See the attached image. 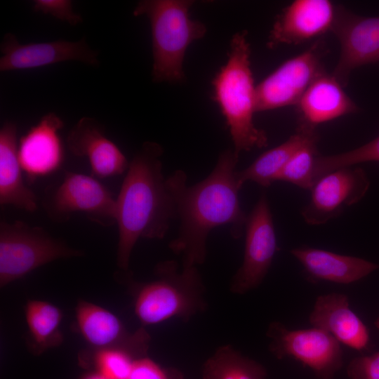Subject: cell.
Returning a JSON list of instances; mask_svg holds the SVG:
<instances>
[{
    "label": "cell",
    "mask_w": 379,
    "mask_h": 379,
    "mask_svg": "<svg viewBox=\"0 0 379 379\" xmlns=\"http://www.w3.org/2000/svg\"><path fill=\"white\" fill-rule=\"evenodd\" d=\"M239 156L226 149L218 157L211 173L201 181L187 185V175L180 170L167 178L176 205L180 228L169 248L182 258V267H198L206 258V241L211 231L230 225L234 239L245 232L247 215L241 209L240 182L237 164Z\"/></svg>",
    "instance_id": "obj_1"
},
{
    "label": "cell",
    "mask_w": 379,
    "mask_h": 379,
    "mask_svg": "<svg viewBox=\"0 0 379 379\" xmlns=\"http://www.w3.org/2000/svg\"><path fill=\"white\" fill-rule=\"evenodd\" d=\"M163 152L159 143L144 142L129 162L116 197L117 264L122 270H128L139 239H163L177 218L174 197L162 171Z\"/></svg>",
    "instance_id": "obj_2"
},
{
    "label": "cell",
    "mask_w": 379,
    "mask_h": 379,
    "mask_svg": "<svg viewBox=\"0 0 379 379\" xmlns=\"http://www.w3.org/2000/svg\"><path fill=\"white\" fill-rule=\"evenodd\" d=\"M214 99L224 116L234 152L262 148L268 145L265 131L255 126L256 86L251 65V46L246 30L231 39L227 60L214 77Z\"/></svg>",
    "instance_id": "obj_3"
},
{
    "label": "cell",
    "mask_w": 379,
    "mask_h": 379,
    "mask_svg": "<svg viewBox=\"0 0 379 379\" xmlns=\"http://www.w3.org/2000/svg\"><path fill=\"white\" fill-rule=\"evenodd\" d=\"M193 4L190 0H142L133 11L134 16H146L150 23L154 82L176 84L185 79V52L207 32L204 22L190 18Z\"/></svg>",
    "instance_id": "obj_4"
},
{
    "label": "cell",
    "mask_w": 379,
    "mask_h": 379,
    "mask_svg": "<svg viewBox=\"0 0 379 379\" xmlns=\"http://www.w3.org/2000/svg\"><path fill=\"white\" fill-rule=\"evenodd\" d=\"M156 279L137 284L135 313L142 325L172 318L189 321L207 308L206 288L197 267H182L173 260L157 264Z\"/></svg>",
    "instance_id": "obj_5"
},
{
    "label": "cell",
    "mask_w": 379,
    "mask_h": 379,
    "mask_svg": "<svg viewBox=\"0 0 379 379\" xmlns=\"http://www.w3.org/2000/svg\"><path fill=\"white\" fill-rule=\"evenodd\" d=\"M44 228L16 220L0 221V285L1 287L58 259L82 256Z\"/></svg>",
    "instance_id": "obj_6"
},
{
    "label": "cell",
    "mask_w": 379,
    "mask_h": 379,
    "mask_svg": "<svg viewBox=\"0 0 379 379\" xmlns=\"http://www.w3.org/2000/svg\"><path fill=\"white\" fill-rule=\"evenodd\" d=\"M41 204L55 222H66L79 212L103 227L116 224V198L93 175L65 171L58 185L46 189Z\"/></svg>",
    "instance_id": "obj_7"
},
{
    "label": "cell",
    "mask_w": 379,
    "mask_h": 379,
    "mask_svg": "<svg viewBox=\"0 0 379 379\" xmlns=\"http://www.w3.org/2000/svg\"><path fill=\"white\" fill-rule=\"evenodd\" d=\"M270 351L279 359L292 357L320 379H333L343 364L340 343L328 332L313 327L290 330L279 321L268 326Z\"/></svg>",
    "instance_id": "obj_8"
},
{
    "label": "cell",
    "mask_w": 379,
    "mask_h": 379,
    "mask_svg": "<svg viewBox=\"0 0 379 379\" xmlns=\"http://www.w3.org/2000/svg\"><path fill=\"white\" fill-rule=\"evenodd\" d=\"M324 43L317 39L309 48L285 60L256 86V111L296 105L323 72Z\"/></svg>",
    "instance_id": "obj_9"
},
{
    "label": "cell",
    "mask_w": 379,
    "mask_h": 379,
    "mask_svg": "<svg viewBox=\"0 0 379 379\" xmlns=\"http://www.w3.org/2000/svg\"><path fill=\"white\" fill-rule=\"evenodd\" d=\"M245 236L243 261L230 282V289L234 294H245L261 284L278 249L270 206L264 194L247 215Z\"/></svg>",
    "instance_id": "obj_10"
},
{
    "label": "cell",
    "mask_w": 379,
    "mask_h": 379,
    "mask_svg": "<svg viewBox=\"0 0 379 379\" xmlns=\"http://www.w3.org/2000/svg\"><path fill=\"white\" fill-rule=\"evenodd\" d=\"M369 186L368 177L361 168L344 167L329 172L311 188V196L302 209V216L308 225L324 224L359 202Z\"/></svg>",
    "instance_id": "obj_11"
},
{
    "label": "cell",
    "mask_w": 379,
    "mask_h": 379,
    "mask_svg": "<svg viewBox=\"0 0 379 379\" xmlns=\"http://www.w3.org/2000/svg\"><path fill=\"white\" fill-rule=\"evenodd\" d=\"M332 32L340 48L332 74L345 86L353 70L379 62V16H362L338 6Z\"/></svg>",
    "instance_id": "obj_12"
},
{
    "label": "cell",
    "mask_w": 379,
    "mask_h": 379,
    "mask_svg": "<svg viewBox=\"0 0 379 379\" xmlns=\"http://www.w3.org/2000/svg\"><path fill=\"white\" fill-rule=\"evenodd\" d=\"M338 6L329 0H295L282 9L270 31L267 46L298 45L332 31Z\"/></svg>",
    "instance_id": "obj_13"
},
{
    "label": "cell",
    "mask_w": 379,
    "mask_h": 379,
    "mask_svg": "<svg viewBox=\"0 0 379 379\" xmlns=\"http://www.w3.org/2000/svg\"><path fill=\"white\" fill-rule=\"evenodd\" d=\"M0 71L38 68L64 61H80L97 65L98 53L84 41L20 44L15 35L7 33L1 44Z\"/></svg>",
    "instance_id": "obj_14"
},
{
    "label": "cell",
    "mask_w": 379,
    "mask_h": 379,
    "mask_svg": "<svg viewBox=\"0 0 379 379\" xmlns=\"http://www.w3.org/2000/svg\"><path fill=\"white\" fill-rule=\"evenodd\" d=\"M76 318L83 337L97 351L121 350L138 359L149 348L150 337L143 327L131 333L115 314L103 307L82 300L77 306Z\"/></svg>",
    "instance_id": "obj_15"
},
{
    "label": "cell",
    "mask_w": 379,
    "mask_h": 379,
    "mask_svg": "<svg viewBox=\"0 0 379 379\" xmlns=\"http://www.w3.org/2000/svg\"><path fill=\"white\" fill-rule=\"evenodd\" d=\"M64 122L56 114L43 116L19 140L18 152L28 184L60 168L64 161V147L60 131Z\"/></svg>",
    "instance_id": "obj_16"
},
{
    "label": "cell",
    "mask_w": 379,
    "mask_h": 379,
    "mask_svg": "<svg viewBox=\"0 0 379 379\" xmlns=\"http://www.w3.org/2000/svg\"><path fill=\"white\" fill-rule=\"evenodd\" d=\"M66 142L74 155L88 159L93 177L118 175L128 168L124 154L106 136L104 127L93 118L80 119L69 131Z\"/></svg>",
    "instance_id": "obj_17"
},
{
    "label": "cell",
    "mask_w": 379,
    "mask_h": 379,
    "mask_svg": "<svg viewBox=\"0 0 379 379\" xmlns=\"http://www.w3.org/2000/svg\"><path fill=\"white\" fill-rule=\"evenodd\" d=\"M344 86L326 71L309 86L296 104L298 125L316 128L340 117L358 112L359 107Z\"/></svg>",
    "instance_id": "obj_18"
},
{
    "label": "cell",
    "mask_w": 379,
    "mask_h": 379,
    "mask_svg": "<svg viewBox=\"0 0 379 379\" xmlns=\"http://www.w3.org/2000/svg\"><path fill=\"white\" fill-rule=\"evenodd\" d=\"M313 327L332 335L340 343L358 351L366 350L370 335L366 326L350 309L348 297L338 293L319 295L309 317Z\"/></svg>",
    "instance_id": "obj_19"
},
{
    "label": "cell",
    "mask_w": 379,
    "mask_h": 379,
    "mask_svg": "<svg viewBox=\"0 0 379 379\" xmlns=\"http://www.w3.org/2000/svg\"><path fill=\"white\" fill-rule=\"evenodd\" d=\"M17 133L13 121L5 122L0 129V205L32 213L38 208V198L23 179Z\"/></svg>",
    "instance_id": "obj_20"
},
{
    "label": "cell",
    "mask_w": 379,
    "mask_h": 379,
    "mask_svg": "<svg viewBox=\"0 0 379 379\" xmlns=\"http://www.w3.org/2000/svg\"><path fill=\"white\" fill-rule=\"evenodd\" d=\"M309 277L338 284L355 282L379 269V265L354 256L300 247L291 251Z\"/></svg>",
    "instance_id": "obj_21"
},
{
    "label": "cell",
    "mask_w": 379,
    "mask_h": 379,
    "mask_svg": "<svg viewBox=\"0 0 379 379\" xmlns=\"http://www.w3.org/2000/svg\"><path fill=\"white\" fill-rule=\"evenodd\" d=\"M319 136L316 128L298 125L295 132L285 142L268 149L251 165L238 172L240 182H254L269 187L277 179L293 154L307 142Z\"/></svg>",
    "instance_id": "obj_22"
},
{
    "label": "cell",
    "mask_w": 379,
    "mask_h": 379,
    "mask_svg": "<svg viewBox=\"0 0 379 379\" xmlns=\"http://www.w3.org/2000/svg\"><path fill=\"white\" fill-rule=\"evenodd\" d=\"M31 347L36 353L60 345L63 336L60 331L61 310L48 302L29 300L25 307Z\"/></svg>",
    "instance_id": "obj_23"
},
{
    "label": "cell",
    "mask_w": 379,
    "mask_h": 379,
    "mask_svg": "<svg viewBox=\"0 0 379 379\" xmlns=\"http://www.w3.org/2000/svg\"><path fill=\"white\" fill-rule=\"evenodd\" d=\"M204 379H266L264 366L230 345L219 347L206 361Z\"/></svg>",
    "instance_id": "obj_24"
},
{
    "label": "cell",
    "mask_w": 379,
    "mask_h": 379,
    "mask_svg": "<svg viewBox=\"0 0 379 379\" xmlns=\"http://www.w3.org/2000/svg\"><path fill=\"white\" fill-rule=\"evenodd\" d=\"M317 136L302 145L284 166L277 181H284L302 189L311 190L314 184V169L317 156Z\"/></svg>",
    "instance_id": "obj_25"
},
{
    "label": "cell",
    "mask_w": 379,
    "mask_h": 379,
    "mask_svg": "<svg viewBox=\"0 0 379 379\" xmlns=\"http://www.w3.org/2000/svg\"><path fill=\"white\" fill-rule=\"evenodd\" d=\"M368 161L379 162V135L357 148L345 152L331 155L319 154L314 164V181L336 169Z\"/></svg>",
    "instance_id": "obj_26"
},
{
    "label": "cell",
    "mask_w": 379,
    "mask_h": 379,
    "mask_svg": "<svg viewBox=\"0 0 379 379\" xmlns=\"http://www.w3.org/2000/svg\"><path fill=\"white\" fill-rule=\"evenodd\" d=\"M135 359L129 353L117 349L98 350L95 364L106 379H128Z\"/></svg>",
    "instance_id": "obj_27"
},
{
    "label": "cell",
    "mask_w": 379,
    "mask_h": 379,
    "mask_svg": "<svg viewBox=\"0 0 379 379\" xmlns=\"http://www.w3.org/2000/svg\"><path fill=\"white\" fill-rule=\"evenodd\" d=\"M33 9L36 12L53 17L76 25L82 21V17L73 11L72 2L69 0H36Z\"/></svg>",
    "instance_id": "obj_28"
},
{
    "label": "cell",
    "mask_w": 379,
    "mask_h": 379,
    "mask_svg": "<svg viewBox=\"0 0 379 379\" xmlns=\"http://www.w3.org/2000/svg\"><path fill=\"white\" fill-rule=\"evenodd\" d=\"M128 379H183L176 370L164 368L146 357L135 359Z\"/></svg>",
    "instance_id": "obj_29"
},
{
    "label": "cell",
    "mask_w": 379,
    "mask_h": 379,
    "mask_svg": "<svg viewBox=\"0 0 379 379\" xmlns=\"http://www.w3.org/2000/svg\"><path fill=\"white\" fill-rule=\"evenodd\" d=\"M347 374L350 379H379V352L352 359Z\"/></svg>",
    "instance_id": "obj_30"
},
{
    "label": "cell",
    "mask_w": 379,
    "mask_h": 379,
    "mask_svg": "<svg viewBox=\"0 0 379 379\" xmlns=\"http://www.w3.org/2000/svg\"><path fill=\"white\" fill-rule=\"evenodd\" d=\"M84 379H106L105 377L101 375L100 373L92 374L85 377Z\"/></svg>",
    "instance_id": "obj_31"
},
{
    "label": "cell",
    "mask_w": 379,
    "mask_h": 379,
    "mask_svg": "<svg viewBox=\"0 0 379 379\" xmlns=\"http://www.w3.org/2000/svg\"><path fill=\"white\" fill-rule=\"evenodd\" d=\"M375 326L379 331V316L377 317V319L375 321Z\"/></svg>",
    "instance_id": "obj_32"
}]
</instances>
